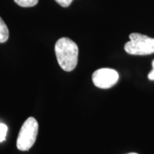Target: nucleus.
I'll return each mask as SVG.
<instances>
[{"label":"nucleus","instance_id":"nucleus-2","mask_svg":"<svg viewBox=\"0 0 154 154\" xmlns=\"http://www.w3.org/2000/svg\"><path fill=\"white\" fill-rule=\"evenodd\" d=\"M130 41L124 45L126 53L131 55L145 56L154 53V38L139 33L129 35Z\"/></svg>","mask_w":154,"mask_h":154},{"label":"nucleus","instance_id":"nucleus-5","mask_svg":"<svg viewBox=\"0 0 154 154\" xmlns=\"http://www.w3.org/2000/svg\"><path fill=\"white\" fill-rule=\"evenodd\" d=\"M9 38V29L2 19L0 17V43L7 41Z\"/></svg>","mask_w":154,"mask_h":154},{"label":"nucleus","instance_id":"nucleus-1","mask_svg":"<svg viewBox=\"0 0 154 154\" xmlns=\"http://www.w3.org/2000/svg\"><path fill=\"white\" fill-rule=\"evenodd\" d=\"M54 50L57 61L65 72H72L78 63L79 48L77 44L67 37L59 38L55 44Z\"/></svg>","mask_w":154,"mask_h":154},{"label":"nucleus","instance_id":"nucleus-9","mask_svg":"<svg viewBox=\"0 0 154 154\" xmlns=\"http://www.w3.org/2000/svg\"><path fill=\"white\" fill-rule=\"evenodd\" d=\"M152 70L150 72V73L148 74V78H149V80L151 81H154V59L152 61Z\"/></svg>","mask_w":154,"mask_h":154},{"label":"nucleus","instance_id":"nucleus-7","mask_svg":"<svg viewBox=\"0 0 154 154\" xmlns=\"http://www.w3.org/2000/svg\"><path fill=\"white\" fill-rule=\"evenodd\" d=\"M7 126L5 124L0 123V143L5 140L6 135L7 133Z\"/></svg>","mask_w":154,"mask_h":154},{"label":"nucleus","instance_id":"nucleus-10","mask_svg":"<svg viewBox=\"0 0 154 154\" xmlns=\"http://www.w3.org/2000/svg\"><path fill=\"white\" fill-rule=\"evenodd\" d=\"M128 154H138V153H128Z\"/></svg>","mask_w":154,"mask_h":154},{"label":"nucleus","instance_id":"nucleus-8","mask_svg":"<svg viewBox=\"0 0 154 154\" xmlns=\"http://www.w3.org/2000/svg\"><path fill=\"white\" fill-rule=\"evenodd\" d=\"M57 2L63 7H67L71 5L73 0H55Z\"/></svg>","mask_w":154,"mask_h":154},{"label":"nucleus","instance_id":"nucleus-3","mask_svg":"<svg viewBox=\"0 0 154 154\" xmlns=\"http://www.w3.org/2000/svg\"><path fill=\"white\" fill-rule=\"evenodd\" d=\"M38 124L34 117L24 121L19 131L17 140V147L19 151H29L35 143L38 135Z\"/></svg>","mask_w":154,"mask_h":154},{"label":"nucleus","instance_id":"nucleus-6","mask_svg":"<svg viewBox=\"0 0 154 154\" xmlns=\"http://www.w3.org/2000/svg\"><path fill=\"white\" fill-rule=\"evenodd\" d=\"M14 2L22 7H31L37 5L38 0H14Z\"/></svg>","mask_w":154,"mask_h":154},{"label":"nucleus","instance_id":"nucleus-4","mask_svg":"<svg viewBox=\"0 0 154 154\" xmlns=\"http://www.w3.org/2000/svg\"><path fill=\"white\" fill-rule=\"evenodd\" d=\"M119 79V73L114 69L102 68L92 74V82L96 87L106 89L114 86Z\"/></svg>","mask_w":154,"mask_h":154}]
</instances>
